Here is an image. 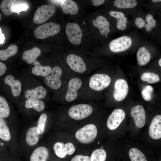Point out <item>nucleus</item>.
I'll use <instances>...</instances> for the list:
<instances>
[{"label": "nucleus", "instance_id": "nucleus-1", "mask_svg": "<svg viewBox=\"0 0 161 161\" xmlns=\"http://www.w3.org/2000/svg\"><path fill=\"white\" fill-rule=\"evenodd\" d=\"M49 123L45 117L40 116L37 121L24 131L18 143L21 154H26L40 143L49 129Z\"/></svg>", "mask_w": 161, "mask_h": 161}, {"label": "nucleus", "instance_id": "nucleus-2", "mask_svg": "<svg viewBox=\"0 0 161 161\" xmlns=\"http://www.w3.org/2000/svg\"><path fill=\"white\" fill-rule=\"evenodd\" d=\"M17 132L4 118L0 117V146L13 153L20 154Z\"/></svg>", "mask_w": 161, "mask_h": 161}, {"label": "nucleus", "instance_id": "nucleus-3", "mask_svg": "<svg viewBox=\"0 0 161 161\" xmlns=\"http://www.w3.org/2000/svg\"><path fill=\"white\" fill-rule=\"evenodd\" d=\"M51 144L47 140L40 143L27 155V161H50Z\"/></svg>", "mask_w": 161, "mask_h": 161}, {"label": "nucleus", "instance_id": "nucleus-4", "mask_svg": "<svg viewBox=\"0 0 161 161\" xmlns=\"http://www.w3.org/2000/svg\"><path fill=\"white\" fill-rule=\"evenodd\" d=\"M97 134L96 126L92 124H89L78 129L76 132L75 136L81 143L88 144L94 140Z\"/></svg>", "mask_w": 161, "mask_h": 161}, {"label": "nucleus", "instance_id": "nucleus-5", "mask_svg": "<svg viewBox=\"0 0 161 161\" xmlns=\"http://www.w3.org/2000/svg\"><path fill=\"white\" fill-rule=\"evenodd\" d=\"M60 29L58 24L54 22L47 23L37 27L34 30V35L38 39H43L57 34Z\"/></svg>", "mask_w": 161, "mask_h": 161}, {"label": "nucleus", "instance_id": "nucleus-6", "mask_svg": "<svg viewBox=\"0 0 161 161\" xmlns=\"http://www.w3.org/2000/svg\"><path fill=\"white\" fill-rule=\"evenodd\" d=\"M52 150L55 155L61 159L65 158L67 155H71L75 151V148L73 143L70 142L64 143L56 141L51 144Z\"/></svg>", "mask_w": 161, "mask_h": 161}, {"label": "nucleus", "instance_id": "nucleus-7", "mask_svg": "<svg viewBox=\"0 0 161 161\" xmlns=\"http://www.w3.org/2000/svg\"><path fill=\"white\" fill-rule=\"evenodd\" d=\"M93 109L90 105L81 104L74 105L68 110L69 116L74 120H80L90 116L92 113Z\"/></svg>", "mask_w": 161, "mask_h": 161}, {"label": "nucleus", "instance_id": "nucleus-8", "mask_svg": "<svg viewBox=\"0 0 161 161\" xmlns=\"http://www.w3.org/2000/svg\"><path fill=\"white\" fill-rule=\"evenodd\" d=\"M111 82V78L108 75L104 74H96L90 78L89 86L95 91H100L107 87Z\"/></svg>", "mask_w": 161, "mask_h": 161}, {"label": "nucleus", "instance_id": "nucleus-9", "mask_svg": "<svg viewBox=\"0 0 161 161\" xmlns=\"http://www.w3.org/2000/svg\"><path fill=\"white\" fill-rule=\"evenodd\" d=\"M55 11V8L53 5L41 6L36 10L33 17V21L37 24L44 23L52 16Z\"/></svg>", "mask_w": 161, "mask_h": 161}, {"label": "nucleus", "instance_id": "nucleus-10", "mask_svg": "<svg viewBox=\"0 0 161 161\" xmlns=\"http://www.w3.org/2000/svg\"><path fill=\"white\" fill-rule=\"evenodd\" d=\"M66 32L69 41L78 45L81 42L82 33L79 25L75 23H69L66 27Z\"/></svg>", "mask_w": 161, "mask_h": 161}, {"label": "nucleus", "instance_id": "nucleus-11", "mask_svg": "<svg viewBox=\"0 0 161 161\" xmlns=\"http://www.w3.org/2000/svg\"><path fill=\"white\" fill-rule=\"evenodd\" d=\"M132 42L130 37L122 36L112 40L109 44V48L113 52H120L129 49L131 46Z\"/></svg>", "mask_w": 161, "mask_h": 161}, {"label": "nucleus", "instance_id": "nucleus-12", "mask_svg": "<svg viewBox=\"0 0 161 161\" xmlns=\"http://www.w3.org/2000/svg\"><path fill=\"white\" fill-rule=\"evenodd\" d=\"M62 73L61 68L58 66H55L52 69L50 75L45 78V83L49 87L52 89H58L61 85V77Z\"/></svg>", "mask_w": 161, "mask_h": 161}, {"label": "nucleus", "instance_id": "nucleus-13", "mask_svg": "<svg viewBox=\"0 0 161 161\" xmlns=\"http://www.w3.org/2000/svg\"><path fill=\"white\" fill-rule=\"evenodd\" d=\"M129 91V86L127 81L123 79H119L115 82L113 97L117 101H121L125 99Z\"/></svg>", "mask_w": 161, "mask_h": 161}, {"label": "nucleus", "instance_id": "nucleus-14", "mask_svg": "<svg viewBox=\"0 0 161 161\" xmlns=\"http://www.w3.org/2000/svg\"><path fill=\"white\" fill-rule=\"evenodd\" d=\"M126 114L121 109H117L114 110L108 118L106 125L110 130L117 129L124 119Z\"/></svg>", "mask_w": 161, "mask_h": 161}, {"label": "nucleus", "instance_id": "nucleus-15", "mask_svg": "<svg viewBox=\"0 0 161 161\" xmlns=\"http://www.w3.org/2000/svg\"><path fill=\"white\" fill-rule=\"evenodd\" d=\"M67 63L73 71L78 73H82L86 69L85 63L79 56L74 54L69 55L66 58Z\"/></svg>", "mask_w": 161, "mask_h": 161}, {"label": "nucleus", "instance_id": "nucleus-16", "mask_svg": "<svg viewBox=\"0 0 161 161\" xmlns=\"http://www.w3.org/2000/svg\"><path fill=\"white\" fill-rule=\"evenodd\" d=\"M81 80L78 78H74L69 81L67 91L65 98L68 102H71L75 100L77 97V91L80 89L82 86Z\"/></svg>", "mask_w": 161, "mask_h": 161}, {"label": "nucleus", "instance_id": "nucleus-17", "mask_svg": "<svg viewBox=\"0 0 161 161\" xmlns=\"http://www.w3.org/2000/svg\"><path fill=\"white\" fill-rule=\"evenodd\" d=\"M130 114L136 126L138 128H142L144 126L145 122V112L142 106L137 105L133 107L131 110Z\"/></svg>", "mask_w": 161, "mask_h": 161}, {"label": "nucleus", "instance_id": "nucleus-18", "mask_svg": "<svg viewBox=\"0 0 161 161\" xmlns=\"http://www.w3.org/2000/svg\"><path fill=\"white\" fill-rule=\"evenodd\" d=\"M148 133L153 139L161 138V115H157L153 117L149 126Z\"/></svg>", "mask_w": 161, "mask_h": 161}, {"label": "nucleus", "instance_id": "nucleus-19", "mask_svg": "<svg viewBox=\"0 0 161 161\" xmlns=\"http://www.w3.org/2000/svg\"><path fill=\"white\" fill-rule=\"evenodd\" d=\"M47 93V91L44 87L39 86L25 91L24 95L27 99L39 100L44 98Z\"/></svg>", "mask_w": 161, "mask_h": 161}, {"label": "nucleus", "instance_id": "nucleus-20", "mask_svg": "<svg viewBox=\"0 0 161 161\" xmlns=\"http://www.w3.org/2000/svg\"><path fill=\"white\" fill-rule=\"evenodd\" d=\"M92 22L94 26L99 29L101 35H107L110 31L109 24L104 17L102 16H99L95 20L92 19Z\"/></svg>", "mask_w": 161, "mask_h": 161}, {"label": "nucleus", "instance_id": "nucleus-21", "mask_svg": "<svg viewBox=\"0 0 161 161\" xmlns=\"http://www.w3.org/2000/svg\"><path fill=\"white\" fill-rule=\"evenodd\" d=\"M4 81L5 84L10 86L14 96L17 97L20 95L21 91V85L19 80H15L13 75H8L5 77Z\"/></svg>", "mask_w": 161, "mask_h": 161}, {"label": "nucleus", "instance_id": "nucleus-22", "mask_svg": "<svg viewBox=\"0 0 161 161\" xmlns=\"http://www.w3.org/2000/svg\"><path fill=\"white\" fill-rule=\"evenodd\" d=\"M41 54L40 49L38 47H34L24 51L22 54V58L27 64H31L36 61Z\"/></svg>", "mask_w": 161, "mask_h": 161}, {"label": "nucleus", "instance_id": "nucleus-23", "mask_svg": "<svg viewBox=\"0 0 161 161\" xmlns=\"http://www.w3.org/2000/svg\"><path fill=\"white\" fill-rule=\"evenodd\" d=\"M34 66L31 69L32 74L36 76L46 77L50 74L52 72V68L49 66H42L39 62L36 61L33 63Z\"/></svg>", "mask_w": 161, "mask_h": 161}, {"label": "nucleus", "instance_id": "nucleus-24", "mask_svg": "<svg viewBox=\"0 0 161 161\" xmlns=\"http://www.w3.org/2000/svg\"><path fill=\"white\" fill-rule=\"evenodd\" d=\"M61 7L64 13H69L72 15L76 14L79 10L77 4L74 1L71 0H62Z\"/></svg>", "mask_w": 161, "mask_h": 161}, {"label": "nucleus", "instance_id": "nucleus-25", "mask_svg": "<svg viewBox=\"0 0 161 161\" xmlns=\"http://www.w3.org/2000/svg\"><path fill=\"white\" fill-rule=\"evenodd\" d=\"M137 58L139 65L143 66L149 61L151 54L145 47H142L140 48L137 52Z\"/></svg>", "mask_w": 161, "mask_h": 161}, {"label": "nucleus", "instance_id": "nucleus-26", "mask_svg": "<svg viewBox=\"0 0 161 161\" xmlns=\"http://www.w3.org/2000/svg\"><path fill=\"white\" fill-rule=\"evenodd\" d=\"M25 107L28 109H33L37 112L43 111L45 108L44 102L37 99H27L24 104Z\"/></svg>", "mask_w": 161, "mask_h": 161}, {"label": "nucleus", "instance_id": "nucleus-27", "mask_svg": "<svg viewBox=\"0 0 161 161\" xmlns=\"http://www.w3.org/2000/svg\"><path fill=\"white\" fill-rule=\"evenodd\" d=\"M141 79L143 81L150 84L157 83L161 80L160 75L157 73L153 72L143 73L141 76Z\"/></svg>", "mask_w": 161, "mask_h": 161}, {"label": "nucleus", "instance_id": "nucleus-28", "mask_svg": "<svg viewBox=\"0 0 161 161\" xmlns=\"http://www.w3.org/2000/svg\"><path fill=\"white\" fill-rule=\"evenodd\" d=\"M18 51L17 46L15 44L10 45L7 49L0 50V59L4 61L9 58L16 54Z\"/></svg>", "mask_w": 161, "mask_h": 161}, {"label": "nucleus", "instance_id": "nucleus-29", "mask_svg": "<svg viewBox=\"0 0 161 161\" xmlns=\"http://www.w3.org/2000/svg\"><path fill=\"white\" fill-rule=\"evenodd\" d=\"M16 1L15 0H4L2 1L0 6V9L3 13L9 16L13 12V7Z\"/></svg>", "mask_w": 161, "mask_h": 161}, {"label": "nucleus", "instance_id": "nucleus-30", "mask_svg": "<svg viewBox=\"0 0 161 161\" xmlns=\"http://www.w3.org/2000/svg\"><path fill=\"white\" fill-rule=\"evenodd\" d=\"M10 110L8 104L6 99L0 97V117L6 120L9 117Z\"/></svg>", "mask_w": 161, "mask_h": 161}, {"label": "nucleus", "instance_id": "nucleus-31", "mask_svg": "<svg viewBox=\"0 0 161 161\" xmlns=\"http://www.w3.org/2000/svg\"><path fill=\"white\" fill-rule=\"evenodd\" d=\"M137 4L135 0H116L114 2V5L120 8H132L135 7Z\"/></svg>", "mask_w": 161, "mask_h": 161}, {"label": "nucleus", "instance_id": "nucleus-32", "mask_svg": "<svg viewBox=\"0 0 161 161\" xmlns=\"http://www.w3.org/2000/svg\"><path fill=\"white\" fill-rule=\"evenodd\" d=\"M129 154L131 161H147L144 154L137 148L130 149Z\"/></svg>", "mask_w": 161, "mask_h": 161}, {"label": "nucleus", "instance_id": "nucleus-33", "mask_svg": "<svg viewBox=\"0 0 161 161\" xmlns=\"http://www.w3.org/2000/svg\"><path fill=\"white\" fill-rule=\"evenodd\" d=\"M106 157L105 151L102 148H98L92 152L90 157L91 161H105Z\"/></svg>", "mask_w": 161, "mask_h": 161}, {"label": "nucleus", "instance_id": "nucleus-34", "mask_svg": "<svg viewBox=\"0 0 161 161\" xmlns=\"http://www.w3.org/2000/svg\"><path fill=\"white\" fill-rule=\"evenodd\" d=\"M154 89L150 85L144 87L141 91V95L143 99L146 101H149L152 99L153 96Z\"/></svg>", "mask_w": 161, "mask_h": 161}, {"label": "nucleus", "instance_id": "nucleus-35", "mask_svg": "<svg viewBox=\"0 0 161 161\" xmlns=\"http://www.w3.org/2000/svg\"><path fill=\"white\" fill-rule=\"evenodd\" d=\"M146 19L148 22L145 26L146 29L147 31H149L156 26V21L155 20L153 19L152 15L151 14L147 15Z\"/></svg>", "mask_w": 161, "mask_h": 161}, {"label": "nucleus", "instance_id": "nucleus-36", "mask_svg": "<svg viewBox=\"0 0 161 161\" xmlns=\"http://www.w3.org/2000/svg\"><path fill=\"white\" fill-rule=\"evenodd\" d=\"M116 20V27L117 29L120 30H125L127 27L126 24L128 22L126 18L125 17Z\"/></svg>", "mask_w": 161, "mask_h": 161}, {"label": "nucleus", "instance_id": "nucleus-37", "mask_svg": "<svg viewBox=\"0 0 161 161\" xmlns=\"http://www.w3.org/2000/svg\"><path fill=\"white\" fill-rule=\"evenodd\" d=\"M28 7V6L25 3L15 4L13 7V11L18 14L21 11L27 10Z\"/></svg>", "mask_w": 161, "mask_h": 161}, {"label": "nucleus", "instance_id": "nucleus-38", "mask_svg": "<svg viewBox=\"0 0 161 161\" xmlns=\"http://www.w3.org/2000/svg\"><path fill=\"white\" fill-rule=\"evenodd\" d=\"M71 161H91L90 157L88 156L78 155L73 157Z\"/></svg>", "mask_w": 161, "mask_h": 161}, {"label": "nucleus", "instance_id": "nucleus-39", "mask_svg": "<svg viewBox=\"0 0 161 161\" xmlns=\"http://www.w3.org/2000/svg\"><path fill=\"white\" fill-rule=\"evenodd\" d=\"M109 14L110 16L114 17L116 19L125 17L124 14L120 12L112 11L109 12Z\"/></svg>", "mask_w": 161, "mask_h": 161}, {"label": "nucleus", "instance_id": "nucleus-40", "mask_svg": "<svg viewBox=\"0 0 161 161\" xmlns=\"http://www.w3.org/2000/svg\"><path fill=\"white\" fill-rule=\"evenodd\" d=\"M136 26L139 28H142L145 25V21L140 17L137 18L135 21Z\"/></svg>", "mask_w": 161, "mask_h": 161}, {"label": "nucleus", "instance_id": "nucleus-41", "mask_svg": "<svg viewBox=\"0 0 161 161\" xmlns=\"http://www.w3.org/2000/svg\"><path fill=\"white\" fill-rule=\"evenodd\" d=\"M7 67L5 64L1 61H0V76L3 75L5 72Z\"/></svg>", "mask_w": 161, "mask_h": 161}, {"label": "nucleus", "instance_id": "nucleus-42", "mask_svg": "<svg viewBox=\"0 0 161 161\" xmlns=\"http://www.w3.org/2000/svg\"><path fill=\"white\" fill-rule=\"evenodd\" d=\"M105 1L104 0H92L93 4L95 6H99L103 4Z\"/></svg>", "mask_w": 161, "mask_h": 161}, {"label": "nucleus", "instance_id": "nucleus-43", "mask_svg": "<svg viewBox=\"0 0 161 161\" xmlns=\"http://www.w3.org/2000/svg\"><path fill=\"white\" fill-rule=\"evenodd\" d=\"M0 44H2L4 42V40L5 39V38L4 37V35L2 34L1 32V28H0Z\"/></svg>", "mask_w": 161, "mask_h": 161}, {"label": "nucleus", "instance_id": "nucleus-44", "mask_svg": "<svg viewBox=\"0 0 161 161\" xmlns=\"http://www.w3.org/2000/svg\"><path fill=\"white\" fill-rule=\"evenodd\" d=\"M158 64L159 66L161 68V58H160L158 61Z\"/></svg>", "mask_w": 161, "mask_h": 161}, {"label": "nucleus", "instance_id": "nucleus-45", "mask_svg": "<svg viewBox=\"0 0 161 161\" xmlns=\"http://www.w3.org/2000/svg\"><path fill=\"white\" fill-rule=\"evenodd\" d=\"M151 1L154 3L161 2V0H152Z\"/></svg>", "mask_w": 161, "mask_h": 161}, {"label": "nucleus", "instance_id": "nucleus-46", "mask_svg": "<svg viewBox=\"0 0 161 161\" xmlns=\"http://www.w3.org/2000/svg\"><path fill=\"white\" fill-rule=\"evenodd\" d=\"M0 20H1V14H0Z\"/></svg>", "mask_w": 161, "mask_h": 161}, {"label": "nucleus", "instance_id": "nucleus-47", "mask_svg": "<svg viewBox=\"0 0 161 161\" xmlns=\"http://www.w3.org/2000/svg\"><path fill=\"white\" fill-rule=\"evenodd\" d=\"M107 37V35H105V38H106Z\"/></svg>", "mask_w": 161, "mask_h": 161}, {"label": "nucleus", "instance_id": "nucleus-48", "mask_svg": "<svg viewBox=\"0 0 161 161\" xmlns=\"http://www.w3.org/2000/svg\"></svg>", "mask_w": 161, "mask_h": 161}]
</instances>
